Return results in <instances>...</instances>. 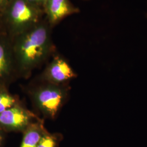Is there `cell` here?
<instances>
[{"instance_id":"9","label":"cell","mask_w":147,"mask_h":147,"mask_svg":"<svg viewBox=\"0 0 147 147\" xmlns=\"http://www.w3.org/2000/svg\"><path fill=\"white\" fill-rule=\"evenodd\" d=\"M16 100L11 95L0 93V113L15 106Z\"/></svg>"},{"instance_id":"4","label":"cell","mask_w":147,"mask_h":147,"mask_svg":"<svg viewBox=\"0 0 147 147\" xmlns=\"http://www.w3.org/2000/svg\"><path fill=\"white\" fill-rule=\"evenodd\" d=\"M43 76L47 82L61 85L75 78L76 74L67 61L56 55L47 65Z\"/></svg>"},{"instance_id":"1","label":"cell","mask_w":147,"mask_h":147,"mask_svg":"<svg viewBox=\"0 0 147 147\" xmlns=\"http://www.w3.org/2000/svg\"><path fill=\"white\" fill-rule=\"evenodd\" d=\"M52 29L44 17L35 26L13 38L14 57L24 77H28L53 53Z\"/></svg>"},{"instance_id":"11","label":"cell","mask_w":147,"mask_h":147,"mask_svg":"<svg viewBox=\"0 0 147 147\" xmlns=\"http://www.w3.org/2000/svg\"><path fill=\"white\" fill-rule=\"evenodd\" d=\"M34 5H37L44 9L47 0H27Z\"/></svg>"},{"instance_id":"8","label":"cell","mask_w":147,"mask_h":147,"mask_svg":"<svg viewBox=\"0 0 147 147\" xmlns=\"http://www.w3.org/2000/svg\"><path fill=\"white\" fill-rule=\"evenodd\" d=\"M8 45L4 42H0V78L9 71L11 63V55Z\"/></svg>"},{"instance_id":"12","label":"cell","mask_w":147,"mask_h":147,"mask_svg":"<svg viewBox=\"0 0 147 147\" xmlns=\"http://www.w3.org/2000/svg\"><path fill=\"white\" fill-rule=\"evenodd\" d=\"M11 0H0V11H2V13L5 10L6 7Z\"/></svg>"},{"instance_id":"14","label":"cell","mask_w":147,"mask_h":147,"mask_svg":"<svg viewBox=\"0 0 147 147\" xmlns=\"http://www.w3.org/2000/svg\"><path fill=\"white\" fill-rule=\"evenodd\" d=\"M146 17H147V13H146Z\"/></svg>"},{"instance_id":"5","label":"cell","mask_w":147,"mask_h":147,"mask_svg":"<svg viewBox=\"0 0 147 147\" xmlns=\"http://www.w3.org/2000/svg\"><path fill=\"white\" fill-rule=\"evenodd\" d=\"M44 10L45 17L53 28L66 17L80 11L70 0H47Z\"/></svg>"},{"instance_id":"10","label":"cell","mask_w":147,"mask_h":147,"mask_svg":"<svg viewBox=\"0 0 147 147\" xmlns=\"http://www.w3.org/2000/svg\"><path fill=\"white\" fill-rule=\"evenodd\" d=\"M56 141L55 137L45 132L37 147H56Z\"/></svg>"},{"instance_id":"13","label":"cell","mask_w":147,"mask_h":147,"mask_svg":"<svg viewBox=\"0 0 147 147\" xmlns=\"http://www.w3.org/2000/svg\"><path fill=\"white\" fill-rule=\"evenodd\" d=\"M1 140H2V138H1V136L0 135V143H1Z\"/></svg>"},{"instance_id":"6","label":"cell","mask_w":147,"mask_h":147,"mask_svg":"<svg viewBox=\"0 0 147 147\" xmlns=\"http://www.w3.org/2000/svg\"><path fill=\"white\" fill-rule=\"evenodd\" d=\"M33 116L30 111L14 106L0 113V124L11 129L25 131L32 123Z\"/></svg>"},{"instance_id":"3","label":"cell","mask_w":147,"mask_h":147,"mask_svg":"<svg viewBox=\"0 0 147 147\" xmlns=\"http://www.w3.org/2000/svg\"><path fill=\"white\" fill-rule=\"evenodd\" d=\"M67 92L61 85L47 82L32 92V98L38 109L49 118H54L62 107Z\"/></svg>"},{"instance_id":"7","label":"cell","mask_w":147,"mask_h":147,"mask_svg":"<svg viewBox=\"0 0 147 147\" xmlns=\"http://www.w3.org/2000/svg\"><path fill=\"white\" fill-rule=\"evenodd\" d=\"M44 133L41 123H32L25 130L20 147H37Z\"/></svg>"},{"instance_id":"2","label":"cell","mask_w":147,"mask_h":147,"mask_svg":"<svg viewBox=\"0 0 147 147\" xmlns=\"http://www.w3.org/2000/svg\"><path fill=\"white\" fill-rule=\"evenodd\" d=\"M3 13L13 38L35 26L45 17L42 8L27 0H11Z\"/></svg>"}]
</instances>
